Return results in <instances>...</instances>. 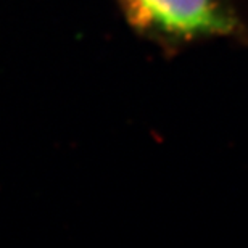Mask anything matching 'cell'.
Here are the masks:
<instances>
[{
  "label": "cell",
  "mask_w": 248,
  "mask_h": 248,
  "mask_svg": "<svg viewBox=\"0 0 248 248\" xmlns=\"http://www.w3.org/2000/svg\"><path fill=\"white\" fill-rule=\"evenodd\" d=\"M127 24L168 47L237 37L245 31L224 0H116Z\"/></svg>",
  "instance_id": "cell-1"
}]
</instances>
